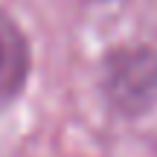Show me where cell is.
Segmentation results:
<instances>
[{
    "label": "cell",
    "instance_id": "obj_1",
    "mask_svg": "<svg viewBox=\"0 0 157 157\" xmlns=\"http://www.w3.org/2000/svg\"><path fill=\"white\" fill-rule=\"evenodd\" d=\"M108 90L125 111H143L157 96V56L146 50H128L108 64Z\"/></svg>",
    "mask_w": 157,
    "mask_h": 157
},
{
    "label": "cell",
    "instance_id": "obj_2",
    "mask_svg": "<svg viewBox=\"0 0 157 157\" xmlns=\"http://www.w3.org/2000/svg\"><path fill=\"white\" fill-rule=\"evenodd\" d=\"M29 76V47L23 32L0 15V111L15 102V96L23 90V82Z\"/></svg>",
    "mask_w": 157,
    "mask_h": 157
}]
</instances>
